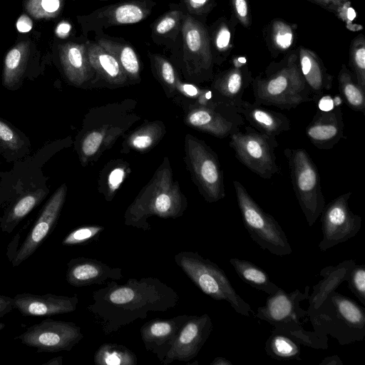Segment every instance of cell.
<instances>
[{
    "mask_svg": "<svg viewBox=\"0 0 365 365\" xmlns=\"http://www.w3.org/2000/svg\"><path fill=\"white\" fill-rule=\"evenodd\" d=\"M93 361L96 365H136L138 358L127 346L107 342L96 351Z\"/></svg>",
    "mask_w": 365,
    "mask_h": 365,
    "instance_id": "obj_38",
    "label": "cell"
},
{
    "mask_svg": "<svg viewBox=\"0 0 365 365\" xmlns=\"http://www.w3.org/2000/svg\"><path fill=\"white\" fill-rule=\"evenodd\" d=\"M155 5L153 0H122L80 17V23L85 35L91 31L98 34L103 31V29L137 24L145 20Z\"/></svg>",
    "mask_w": 365,
    "mask_h": 365,
    "instance_id": "obj_13",
    "label": "cell"
},
{
    "mask_svg": "<svg viewBox=\"0 0 365 365\" xmlns=\"http://www.w3.org/2000/svg\"><path fill=\"white\" fill-rule=\"evenodd\" d=\"M47 193L48 190L40 188L27 192L20 197L1 219V230L8 234L11 233L16 225L43 200Z\"/></svg>",
    "mask_w": 365,
    "mask_h": 365,
    "instance_id": "obj_32",
    "label": "cell"
},
{
    "mask_svg": "<svg viewBox=\"0 0 365 365\" xmlns=\"http://www.w3.org/2000/svg\"><path fill=\"white\" fill-rule=\"evenodd\" d=\"M126 175L125 168L120 165L114 168L108 175L107 188L104 192L105 197L107 200H111L115 191L124 180Z\"/></svg>",
    "mask_w": 365,
    "mask_h": 365,
    "instance_id": "obj_48",
    "label": "cell"
},
{
    "mask_svg": "<svg viewBox=\"0 0 365 365\" xmlns=\"http://www.w3.org/2000/svg\"><path fill=\"white\" fill-rule=\"evenodd\" d=\"M310 287L307 285L304 292L295 289L286 292L281 287L273 294L269 295L265 304L257 308L255 317L264 320L300 344L314 349L327 348V338L314 331H306L302 320L307 317V312L300 307V303L308 299Z\"/></svg>",
    "mask_w": 365,
    "mask_h": 365,
    "instance_id": "obj_5",
    "label": "cell"
},
{
    "mask_svg": "<svg viewBox=\"0 0 365 365\" xmlns=\"http://www.w3.org/2000/svg\"><path fill=\"white\" fill-rule=\"evenodd\" d=\"M184 12L176 4L156 19L151 26V38L159 46L173 48L181 34Z\"/></svg>",
    "mask_w": 365,
    "mask_h": 365,
    "instance_id": "obj_29",
    "label": "cell"
},
{
    "mask_svg": "<svg viewBox=\"0 0 365 365\" xmlns=\"http://www.w3.org/2000/svg\"><path fill=\"white\" fill-rule=\"evenodd\" d=\"M14 303V307L24 316H51L75 311L78 298L76 295L69 297L24 293L16 295Z\"/></svg>",
    "mask_w": 365,
    "mask_h": 365,
    "instance_id": "obj_22",
    "label": "cell"
},
{
    "mask_svg": "<svg viewBox=\"0 0 365 365\" xmlns=\"http://www.w3.org/2000/svg\"><path fill=\"white\" fill-rule=\"evenodd\" d=\"M5 327V324L4 323H0V331L4 329V327Z\"/></svg>",
    "mask_w": 365,
    "mask_h": 365,
    "instance_id": "obj_57",
    "label": "cell"
},
{
    "mask_svg": "<svg viewBox=\"0 0 365 365\" xmlns=\"http://www.w3.org/2000/svg\"><path fill=\"white\" fill-rule=\"evenodd\" d=\"M308 317L317 334L324 338L330 334L341 345L364 339V308L336 290L328 294Z\"/></svg>",
    "mask_w": 365,
    "mask_h": 365,
    "instance_id": "obj_4",
    "label": "cell"
},
{
    "mask_svg": "<svg viewBox=\"0 0 365 365\" xmlns=\"http://www.w3.org/2000/svg\"><path fill=\"white\" fill-rule=\"evenodd\" d=\"M93 302L87 309L108 335L138 319H146L150 312L173 309L180 297L171 287L157 277L128 279L123 284L115 281L92 293Z\"/></svg>",
    "mask_w": 365,
    "mask_h": 365,
    "instance_id": "obj_1",
    "label": "cell"
},
{
    "mask_svg": "<svg viewBox=\"0 0 365 365\" xmlns=\"http://www.w3.org/2000/svg\"><path fill=\"white\" fill-rule=\"evenodd\" d=\"M187 207V199L174 180L169 160L165 158L149 182L126 209L124 224L148 231L151 229L148 222L149 217L178 218L183 215Z\"/></svg>",
    "mask_w": 365,
    "mask_h": 365,
    "instance_id": "obj_2",
    "label": "cell"
},
{
    "mask_svg": "<svg viewBox=\"0 0 365 365\" xmlns=\"http://www.w3.org/2000/svg\"><path fill=\"white\" fill-rule=\"evenodd\" d=\"M344 123L341 107L330 110L319 109L305 134L309 140L320 150H330L344 137Z\"/></svg>",
    "mask_w": 365,
    "mask_h": 365,
    "instance_id": "obj_21",
    "label": "cell"
},
{
    "mask_svg": "<svg viewBox=\"0 0 365 365\" xmlns=\"http://www.w3.org/2000/svg\"><path fill=\"white\" fill-rule=\"evenodd\" d=\"M234 22L218 19L208 29L214 64L222 65L233 48Z\"/></svg>",
    "mask_w": 365,
    "mask_h": 365,
    "instance_id": "obj_31",
    "label": "cell"
},
{
    "mask_svg": "<svg viewBox=\"0 0 365 365\" xmlns=\"http://www.w3.org/2000/svg\"><path fill=\"white\" fill-rule=\"evenodd\" d=\"M58 54L64 75L71 83L79 87L93 77L94 72L86 43L67 42L61 44Z\"/></svg>",
    "mask_w": 365,
    "mask_h": 365,
    "instance_id": "obj_24",
    "label": "cell"
},
{
    "mask_svg": "<svg viewBox=\"0 0 365 365\" xmlns=\"http://www.w3.org/2000/svg\"><path fill=\"white\" fill-rule=\"evenodd\" d=\"M230 263L237 276L252 287L268 295L274 294L279 289V287L271 281L268 274L253 262L233 257L230 259Z\"/></svg>",
    "mask_w": 365,
    "mask_h": 365,
    "instance_id": "obj_33",
    "label": "cell"
},
{
    "mask_svg": "<svg viewBox=\"0 0 365 365\" xmlns=\"http://www.w3.org/2000/svg\"><path fill=\"white\" fill-rule=\"evenodd\" d=\"M267 36L269 51L274 57L287 51L295 40L294 28L286 21L278 19L269 24Z\"/></svg>",
    "mask_w": 365,
    "mask_h": 365,
    "instance_id": "obj_39",
    "label": "cell"
},
{
    "mask_svg": "<svg viewBox=\"0 0 365 365\" xmlns=\"http://www.w3.org/2000/svg\"><path fill=\"white\" fill-rule=\"evenodd\" d=\"M300 343L291 336L274 329L265 343V351L279 361H302Z\"/></svg>",
    "mask_w": 365,
    "mask_h": 365,
    "instance_id": "obj_35",
    "label": "cell"
},
{
    "mask_svg": "<svg viewBox=\"0 0 365 365\" xmlns=\"http://www.w3.org/2000/svg\"><path fill=\"white\" fill-rule=\"evenodd\" d=\"M346 281L349 290L365 304V264H354L348 271Z\"/></svg>",
    "mask_w": 365,
    "mask_h": 365,
    "instance_id": "obj_43",
    "label": "cell"
},
{
    "mask_svg": "<svg viewBox=\"0 0 365 365\" xmlns=\"http://www.w3.org/2000/svg\"><path fill=\"white\" fill-rule=\"evenodd\" d=\"M236 110L251 127L261 133L277 136L291 129L290 120L285 115L262 105L242 100Z\"/></svg>",
    "mask_w": 365,
    "mask_h": 365,
    "instance_id": "obj_23",
    "label": "cell"
},
{
    "mask_svg": "<svg viewBox=\"0 0 365 365\" xmlns=\"http://www.w3.org/2000/svg\"><path fill=\"white\" fill-rule=\"evenodd\" d=\"M297 53L302 74L312 92L313 101L316 100L331 89L334 76L327 72L315 52L299 47Z\"/></svg>",
    "mask_w": 365,
    "mask_h": 365,
    "instance_id": "obj_25",
    "label": "cell"
},
{
    "mask_svg": "<svg viewBox=\"0 0 365 365\" xmlns=\"http://www.w3.org/2000/svg\"><path fill=\"white\" fill-rule=\"evenodd\" d=\"M123 130L117 127L103 128L89 130L80 143L79 156L82 164H86L90 159L96 157L106 146L110 145Z\"/></svg>",
    "mask_w": 365,
    "mask_h": 365,
    "instance_id": "obj_34",
    "label": "cell"
},
{
    "mask_svg": "<svg viewBox=\"0 0 365 365\" xmlns=\"http://www.w3.org/2000/svg\"><path fill=\"white\" fill-rule=\"evenodd\" d=\"M320 6L335 13L338 16L350 7V0H309Z\"/></svg>",
    "mask_w": 365,
    "mask_h": 365,
    "instance_id": "obj_49",
    "label": "cell"
},
{
    "mask_svg": "<svg viewBox=\"0 0 365 365\" xmlns=\"http://www.w3.org/2000/svg\"><path fill=\"white\" fill-rule=\"evenodd\" d=\"M356 262L352 259L345 260L336 266H329L322 269L319 275L323 279L313 287V292L309 296L307 317L314 312L327 295L335 291L344 281H346L348 271Z\"/></svg>",
    "mask_w": 365,
    "mask_h": 365,
    "instance_id": "obj_28",
    "label": "cell"
},
{
    "mask_svg": "<svg viewBox=\"0 0 365 365\" xmlns=\"http://www.w3.org/2000/svg\"><path fill=\"white\" fill-rule=\"evenodd\" d=\"M246 59L237 56L231 66L220 72L213 79L211 91L215 102L237 108L242 101V96L252 81Z\"/></svg>",
    "mask_w": 365,
    "mask_h": 365,
    "instance_id": "obj_18",
    "label": "cell"
},
{
    "mask_svg": "<svg viewBox=\"0 0 365 365\" xmlns=\"http://www.w3.org/2000/svg\"><path fill=\"white\" fill-rule=\"evenodd\" d=\"M105 230L101 225H86L71 232L63 240L64 245H81L93 240Z\"/></svg>",
    "mask_w": 365,
    "mask_h": 365,
    "instance_id": "obj_44",
    "label": "cell"
},
{
    "mask_svg": "<svg viewBox=\"0 0 365 365\" xmlns=\"http://www.w3.org/2000/svg\"><path fill=\"white\" fill-rule=\"evenodd\" d=\"M29 141L19 130L0 118V152L6 156L21 157L29 150Z\"/></svg>",
    "mask_w": 365,
    "mask_h": 365,
    "instance_id": "obj_37",
    "label": "cell"
},
{
    "mask_svg": "<svg viewBox=\"0 0 365 365\" xmlns=\"http://www.w3.org/2000/svg\"><path fill=\"white\" fill-rule=\"evenodd\" d=\"M60 7L59 0H29L26 9L34 17L52 16Z\"/></svg>",
    "mask_w": 365,
    "mask_h": 365,
    "instance_id": "obj_46",
    "label": "cell"
},
{
    "mask_svg": "<svg viewBox=\"0 0 365 365\" xmlns=\"http://www.w3.org/2000/svg\"><path fill=\"white\" fill-rule=\"evenodd\" d=\"M185 142L186 163L202 197L208 202L223 199L224 175L217 154L192 135L187 134Z\"/></svg>",
    "mask_w": 365,
    "mask_h": 365,
    "instance_id": "obj_11",
    "label": "cell"
},
{
    "mask_svg": "<svg viewBox=\"0 0 365 365\" xmlns=\"http://www.w3.org/2000/svg\"><path fill=\"white\" fill-rule=\"evenodd\" d=\"M29 41H21L6 54L2 75V83L6 88H19L29 60Z\"/></svg>",
    "mask_w": 365,
    "mask_h": 365,
    "instance_id": "obj_30",
    "label": "cell"
},
{
    "mask_svg": "<svg viewBox=\"0 0 365 365\" xmlns=\"http://www.w3.org/2000/svg\"><path fill=\"white\" fill-rule=\"evenodd\" d=\"M63 363V357L62 356H58L54 357L47 362L44 363L43 365H62Z\"/></svg>",
    "mask_w": 365,
    "mask_h": 365,
    "instance_id": "obj_55",
    "label": "cell"
},
{
    "mask_svg": "<svg viewBox=\"0 0 365 365\" xmlns=\"http://www.w3.org/2000/svg\"><path fill=\"white\" fill-rule=\"evenodd\" d=\"M232 18L245 28L252 24V14L248 0H230Z\"/></svg>",
    "mask_w": 365,
    "mask_h": 365,
    "instance_id": "obj_47",
    "label": "cell"
},
{
    "mask_svg": "<svg viewBox=\"0 0 365 365\" xmlns=\"http://www.w3.org/2000/svg\"><path fill=\"white\" fill-rule=\"evenodd\" d=\"M188 317L183 314L170 319L156 318L145 322L140 329L145 349L155 354L161 363Z\"/></svg>",
    "mask_w": 365,
    "mask_h": 365,
    "instance_id": "obj_20",
    "label": "cell"
},
{
    "mask_svg": "<svg viewBox=\"0 0 365 365\" xmlns=\"http://www.w3.org/2000/svg\"><path fill=\"white\" fill-rule=\"evenodd\" d=\"M90 64L100 78L108 83L121 86L128 78L118 60L96 41L86 43Z\"/></svg>",
    "mask_w": 365,
    "mask_h": 365,
    "instance_id": "obj_26",
    "label": "cell"
},
{
    "mask_svg": "<svg viewBox=\"0 0 365 365\" xmlns=\"http://www.w3.org/2000/svg\"><path fill=\"white\" fill-rule=\"evenodd\" d=\"M67 282L73 287L101 285L123 278L122 268L111 267L96 259L78 257L67 264Z\"/></svg>",
    "mask_w": 365,
    "mask_h": 365,
    "instance_id": "obj_19",
    "label": "cell"
},
{
    "mask_svg": "<svg viewBox=\"0 0 365 365\" xmlns=\"http://www.w3.org/2000/svg\"><path fill=\"white\" fill-rule=\"evenodd\" d=\"M161 122H151L134 131L126 140L128 148L137 151H147L155 145L164 135Z\"/></svg>",
    "mask_w": 365,
    "mask_h": 365,
    "instance_id": "obj_40",
    "label": "cell"
},
{
    "mask_svg": "<svg viewBox=\"0 0 365 365\" xmlns=\"http://www.w3.org/2000/svg\"><path fill=\"white\" fill-rule=\"evenodd\" d=\"M176 89H178L182 93L189 97L197 99L203 91V89H200L192 84L183 83L180 80L177 83Z\"/></svg>",
    "mask_w": 365,
    "mask_h": 365,
    "instance_id": "obj_50",
    "label": "cell"
},
{
    "mask_svg": "<svg viewBox=\"0 0 365 365\" xmlns=\"http://www.w3.org/2000/svg\"><path fill=\"white\" fill-rule=\"evenodd\" d=\"M67 187L61 185L44 205L38 218L12 261L13 266H18L29 258L40 246L54 227L63 206Z\"/></svg>",
    "mask_w": 365,
    "mask_h": 365,
    "instance_id": "obj_17",
    "label": "cell"
},
{
    "mask_svg": "<svg viewBox=\"0 0 365 365\" xmlns=\"http://www.w3.org/2000/svg\"><path fill=\"white\" fill-rule=\"evenodd\" d=\"M212 327L207 314L189 315L161 364L168 365L175 361L187 362L195 359L209 338Z\"/></svg>",
    "mask_w": 365,
    "mask_h": 365,
    "instance_id": "obj_16",
    "label": "cell"
},
{
    "mask_svg": "<svg viewBox=\"0 0 365 365\" xmlns=\"http://www.w3.org/2000/svg\"><path fill=\"white\" fill-rule=\"evenodd\" d=\"M349 67L358 85L365 90V38L363 34L356 36L351 41Z\"/></svg>",
    "mask_w": 365,
    "mask_h": 365,
    "instance_id": "obj_42",
    "label": "cell"
},
{
    "mask_svg": "<svg viewBox=\"0 0 365 365\" xmlns=\"http://www.w3.org/2000/svg\"><path fill=\"white\" fill-rule=\"evenodd\" d=\"M351 191L344 193L325 205L321 213L322 240L319 249L325 252L356 235L361 227V217L349 205Z\"/></svg>",
    "mask_w": 365,
    "mask_h": 365,
    "instance_id": "obj_12",
    "label": "cell"
},
{
    "mask_svg": "<svg viewBox=\"0 0 365 365\" xmlns=\"http://www.w3.org/2000/svg\"><path fill=\"white\" fill-rule=\"evenodd\" d=\"M251 85L257 104L290 110L313 101L300 70L297 51L279 63H272L263 73L252 78Z\"/></svg>",
    "mask_w": 365,
    "mask_h": 365,
    "instance_id": "obj_3",
    "label": "cell"
},
{
    "mask_svg": "<svg viewBox=\"0 0 365 365\" xmlns=\"http://www.w3.org/2000/svg\"><path fill=\"white\" fill-rule=\"evenodd\" d=\"M337 80L339 93L346 106L365 114V90L358 85L354 75L345 64H342Z\"/></svg>",
    "mask_w": 365,
    "mask_h": 365,
    "instance_id": "obj_36",
    "label": "cell"
},
{
    "mask_svg": "<svg viewBox=\"0 0 365 365\" xmlns=\"http://www.w3.org/2000/svg\"><path fill=\"white\" fill-rule=\"evenodd\" d=\"M183 73L198 82L213 78L214 61L208 29L203 22L184 13L181 29Z\"/></svg>",
    "mask_w": 365,
    "mask_h": 365,
    "instance_id": "obj_10",
    "label": "cell"
},
{
    "mask_svg": "<svg viewBox=\"0 0 365 365\" xmlns=\"http://www.w3.org/2000/svg\"><path fill=\"white\" fill-rule=\"evenodd\" d=\"M319 365H343V361L337 354H334L324 358Z\"/></svg>",
    "mask_w": 365,
    "mask_h": 365,
    "instance_id": "obj_53",
    "label": "cell"
},
{
    "mask_svg": "<svg viewBox=\"0 0 365 365\" xmlns=\"http://www.w3.org/2000/svg\"><path fill=\"white\" fill-rule=\"evenodd\" d=\"M14 307V298L0 294V318L10 312Z\"/></svg>",
    "mask_w": 365,
    "mask_h": 365,
    "instance_id": "obj_51",
    "label": "cell"
},
{
    "mask_svg": "<svg viewBox=\"0 0 365 365\" xmlns=\"http://www.w3.org/2000/svg\"><path fill=\"white\" fill-rule=\"evenodd\" d=\"M210 365H232V363L225 357L217 356L210 362Z\"/></svg>",
    "mask_w": 365,
    "mask_h": 365,
    "instance_id": "obj_54",
    "label": "cell"
},
{
    "mask_svg": "<svg viewBox=\"0 0 365 365\" xmlns=\"http://www.w3.org/2000/svg\"><path fill=\"white\" fill-rule=\"evenodd\" d=\"M69 30V26L68 24H62L58 26L57 29L58 34L59 35L66 34Z\"/></svg>",
    "mask_w": 365,
    "mask_h": 365,
    "instance_id": "obj_56",
    "label": "cell"
},
{
    "mask_svg": "<svg viewBox=\"0 0 365 365\" xmlns=\"http://www.w3.org/2000/svg\"><path fill=\"white\" fill-rule=\"evenodd\" d=\"M152 70L161 83L166 91L172 94L176 90L179 80L178 74L172 63L163 56L159 53L149 52Z\"/></svg>",
    "mask_w": 365,
    "mask_h": 365,
    "instance_id": "obj_41",
    "label": "cell"
},
{
    "mask_svg": "<svg viewBox=\"0 0 365 365\" xmlns=\"http://www.w3.org/2000/svg\"><path fill=\"white\" fill-rule=\"evenodd\" d=\"M284 153L295 196L308 225L312 227L325 206L319 170L303 148H287Z\"/></svg>",
    "mask_w": 365,
    "mask_h": 365,
    "instance_id": "obj_8",
    "label": "cell"
},
{
    "mask_svg": "<svg viewBox=\"0 0 365 365\" xmlns=\"http://www.w3.org/2000/svg\"><path fill=\"white\" fill-rule=\"evenodd\" d=\"M185 123L194 129L225 138L240 130L245 119L235 108L215 102L192 108L185 117Z\"/></svg>",
    "mask_w": 365,
    "mask_h": 365,
    "instance_id": "obj_15",
    "label": "cell"
},
{
    "mask_svg": "<svg viewBox=\"0 0 365 365\" xmlns=\"http://www.w3.org/2000/svg\"><path fill=\"white\" fill-rule=\"evenodd\" d=\"M230 146L236 158L249 170L263 179L269 180L280 171L277 163L276 136L246 126L230 136Z\"/></svg>",
    "mask_w": 365,
    "mask_h": 365,
    "instance_id": "obj_9",
    "label": "cell"
},
{
    "mask_svg": "<svg viewBox=\"0 0 365 365\" xmlns=\"http://www.w3.org/2000/svg\"><path fill=\"white\" fill-rule=\"evenodd\" d=\"M95 41L118 60L128 81L140 80V59L130 43L121 38L106 35L103 31L96 34Z\"/></svg>",
    "mask_w": 365,
    "mask_h": 365,
    "instance_id": "obj_27",
    "label": "cell"
},
{
    "mask_svg": "<svg viewBox=\"0 0 365 365\" xmlns=\"http://www.w3.org/2000/svg\"><path fill=\"white\" fill-rule=\"evenodd\" d=\"M174 261L206 295L228 302L239 314L255 317L251 306L236 292L225 272L217 264L194 251H180L174 256Z\"/></svg>",
    "mask_w": 365,
    "mask_h": 365,
    "instance_id": "obj_6",
    "label": "cell"
},
{
    "mask_svg": "<svg viewBox=\"0 0 365 365\" xmlns=\"http://www.w3.org/2000/svg\"><path fill=\"white\" fill-rule=\"evenodd\" d=\"M215 4L216 0H180L179 6L185 14L197 18L205 17Z\"/></svg>",
    "mask_w": 365,
    "mask_h": 365,
    "instance_id": "obj_45",
    "label": "cell"
},
{
    "mask_svg": "<svg viewBox=\"0 0 365 365\" xmlns=\"http://www.w3.org/2000/svg\"><path fill=\"white\" fill-rule=\"evenodd\" d=\"M233 185L242 222L251 239L272 255H290L292 249L279 222L255 201L240 182L234 180Z\"/></svg>",
    "mask_w": 365,
    "mask_h": 365,
    "instance_id": "obj_7",
    "label": "cell"
},
{
    "mask_svg": "<svg viewBox=\"0 0 365 365\" xmlns=\"http://www.w3.org/2000/svg\"><path fill=\"white\" fill-rule=\"evenodd\" d=\"M16 338L38 351L57 352L71 350L83 334L73 322L46 319L29 327Z\"/></svg>",
    "mask_w": 365,
    "mask_h": 365,
    "instance_id": "obj_14",
    "label": "cell"
},
{
    "mask_svg": "<svg viewBox=\"0 0 365 365\" xmlns=\"http://www.w3.org/2000/svg\"><path fill=\"white\" fill-rule=\"evenodd\" d=\"M33 24L31 19L26 15H22L16 22V27L20 32H28L32 28Z\"/></svg>",
    "mask_w": 365,
    "mask_h": 365,
    "instance_id": "obj_52",
    "label": "cell"
}]
</instances>
